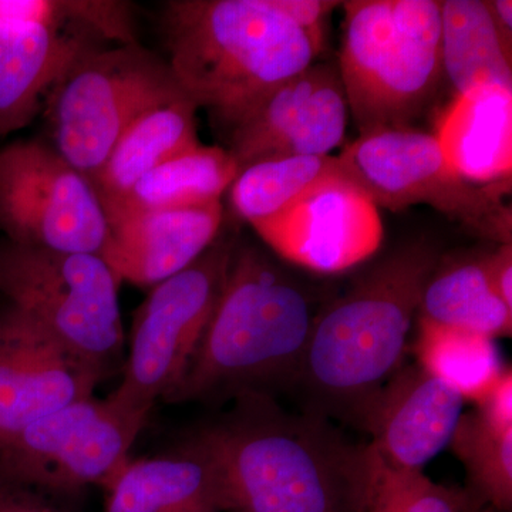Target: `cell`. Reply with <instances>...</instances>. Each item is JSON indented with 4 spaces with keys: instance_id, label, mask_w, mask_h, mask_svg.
Segmentation results:
<instances>
[{
    "instance_id": "6da1fadb",
    "label": "cell",
    "mask_w": 512,
    "mask_h": 512,
    "mask_svg": "<svg viewBox=\"0 0 512 512\" xmlns=\"http://www.w3.org/2000/svg\"><path fill=\"white\" fill-rule=\"evenodd\" d=\"M220 466L228 511L362 512L377 458L318 413L289 414L271 396L238 397L194 434Z\"/></svg>"
},
{
    "instance_id": "7a4b0ae2",
    "label": "cell",
    "mask_w": 512,
    "mask_h": 512,
    "mask_svg": "<svg viewBox=\"0 0 512 512\" xmlns=\"http://www.w3.org/2000/svg\"><path fill=\"white\" fill-rule=\"evenodd\" d=\"M320 308L279 262L237 242L200 346L164 402L271 396V390L298 383Z\"/></svg>"
},
{
    "instance_id": "3957f363",
    "label": "cell",
    "mask_w": 512,
    "mask_h": 512,
    "mask_svg": "<svg viewBox=\"0 0 512 512\" xmlns=\"http://www.w3.org/2000/svg\"><path fill=\"white\" fill-rule=\"evenodd\" d=\"M440 259L426 239L404 245L322 305L296 383L311 399L309 412L362 424L403 366L421 293Z\"/></svg>"
},
{
    "instance_id": "277c9868",
    "label": "cell",
    "mask_w": 512,
    "mask_h": 512,
    "mask_svg": "<svg viewBox=\"0 0 512 512\" xmlns=\"http://www.w3.org/2000/svg\"><path fill=\"white\" fill-rule=\"evenodd\" d=\"M163 33L177 82L228 130L323 49L275 0H171Z\"/></svg>"
},
{
    "instance_id": "5b68a950",
    "label": "cell",
    "mask_w": 512,
    "mask_h": 512,
    "mask_svg": "<svg viewBox=\"0 0 512 512\" xmlns=\"http://www.w3.org/2000/svg\"><path fill=\"white\" fill-rule=\"evenodd\" d=\"M338 69L359 136L412 127L444 77L437 0L342 2Z\"/></svg>"
},
{
    "instance_id": "8992f818",
    "label": "cell",
    "mask_w": 512,
    "mask_h": 512,
    "mask_svg": "<svg viewBox=\"0 0 512 512\" xmlns=\"http://www.w3.org/2000/svg\"><path fill=\"white\" fill-rule=\"evenodd\" d=\"M120 279L100 255L0 242V293L107 376L124 346Z\"/></svg>"
},
{
    "instance_id": "52a82bcc",
    "label": "cell",
    "mask_w": 512,
    "mask_h": 512,
    "mask_svg": "<svg viewBox=\"0 0 512 512\" xmlns=\"http://www.w3.org/2000/svg\"><path fill=\"white\" fill-rule=\"evenodd\" d=\"M338 158L346 177L377 208L399 212L429 205L473 234L512 244L511 187L468 183L448 165L433 134L413 127L363 134Z\"/></svg>"
},
{
    "instance_id": "ba28073f",
    "label": "cell",
    "mask_w": 512,
    "mask_h": 512,
    "mask_svg": "<svg viewBox=\"0 0 512 512\" xmlns=\"http://www.w3.org/2000/svg\"><path fill=\"white\" fill-rule=\"evenodd\" d=\"M183 94L168 63L138 43L90 49L52 94V147L93 181L133 121Z\"/></svg>"
},
{
    "instance_id": "9c48e42d",
    "label": "cell",
    "mask_w": 512,
    "mask_h": 512,
    "mask_svg": "<svg viewBox=\"0 0 512 512\" xmlns=\"http://www.w3.org/2000/svg\"><path fill=\"white\" fill-rule=\"evenodd\" d=\"M234 237H218L190 266L153 286L134 315L124 376L107 399L146 421L190 366L224 288L237 247Z\"/></svg>"
},
{
    "instance_id": "30bf717a",
    "label": "cell",
    "mask_w": 512,
    "mask_h": 512,
    "mask_svg": "<svg viewBox=\"0 0 512 512\" xmlns=\"http://www.w3.org/2000/svg\"><path fill=\"white\" fill-rule=\"evenodd\" d=\"M0 229L15 244L103 254L109 222L92 181L52 144L0 148Z\"/></svg>"
},
{
    "instance_id": "8fae6325",
    "label": "cell",
    "mask_w": 512,
    "mask_h": 512,
    "mask_svg": "<svg viewBox=\"0 0 512 512\" xmlns=\"http://www.w3.org/2000/svg\"><path fill=\"white\" fill-rule=\"evenodd\" d=\"M144 426L109 399L79 400L2 441L0 476L46 494L106 488Z\"/></svg>"
},
{
    "instance_id": "7c38bea8",
    "label": "cell",
    "mask_w": 512,
    "mask_h": 512,
    "mask_svg": "<svg viewBox=\"0 0 512 512\" xmlns=\"http://www.w3.org/2000/svg\"><path fill=\"white\" fill-rule=\"evenodd\" d=\"M349 116L338 64L315 62L229 128L227 150L239 171L279 158L330 156L345 141Z\"/></svg>"
},
{
    "instance_id": "4fadbf2b",
    "label": "cell",
    "mask_w": 512,
    "mask_h": 512,
    "mask_svg": "<svg viewBox=\"0 0 512 512\" xmlns=\"http://www.w3.org/2000/svg\"><path fill=\"white\" fill-rule=\"evenodd\" d=\"M106 375L13 306L0 311V443L93 397Z\"/></svg>"
},
{
    "instance_id": "5bb4252c",
    "label": "cell",
    "mask_w": 512,
    "mask_h": 512,
    "mask_svg": "<svg viewBox=\"0 0 512 512\" xmlns=\"http://www.w3.org/2000/svg\"><path fill=\"white\" fill-rule=\"evenodd\" d=\"M286 262L318 274H339L379 251V208L349 178L336 181L254 227Z\"/></svg>"
},
{
    "instance_id": "9a60e30c",
    "label": "cell",
    "mask_w": 512,
    "mask_h": 512,
    "mask_svg": "<svg viewBox=\"0 0 512 512\" xmlns=\"http://www.w3.org/2000/svg\"><path fill=\"white\" fill-rule=\"evenodd\" d=\"M466 400L419 365L402 366L367 407L360 427L384 467L423 473L453 439Z\"/></svg>"
},
{
    "instance_id": "2e32d148",
    "label": "cell",
    "mask_w": 512,
    "mask_h": 512,
    "mask_svg": "<svg viewBox=\"0 0 512 512\" xmlns=\"http://www.w3.org/2000/svg\"><path fill=\"white\" fill-rule=\"evenodd\" d=\"M222 220L221 201L127 215L109 221L101 258L120 282L153 288L197 261L220 237Z\"/></svg>"
},
{
    "instance_id": "e0dca14e",
    "label": "cell",
    "mask_w": 512,
    "mask_h": 512,
    "mask_svg": "<svg viewBox=\"0 0 512 512\" xmlns=\"http://www.w3.org/2000/svg\"><path fill=\"white\" fill-rule=\"evenodd\" d=\"M106 491V512L228 511L220 466L195 436L170 453L130 458Z\"/></svg>"
},
{
    "instance_id": "ac0fdd59",
    "label": "cell",
    "mask_w": 512,
    "mask_h": 512,
    "mask_svg": "<svg viewBox=\"0 0 512 512\" xmlns=\"http://www.w3.org/2000/svg\"><path fill=\"white\" fill-rule=\"evenodd\" d=\"M79 36L0 20V137L29 126L49 92L89 52Z\"/></svg>"
},
{
    "instance_id": "d6986e66",
    "label": "cell",
    "mask_w": 512,
    "mask_h": 512,
    "mask_svg": "<svg viewBox=\"0 0 512 512\" xmlns=\"http://www.w3.org/2000/svg\"><path fill=\"white\" fill-rule=\"evenodd\" d=\"M433 136L448 165L468 183L511 187L512 90L457 94Z\"/></svg>"
},
{
    "instance_id": "ffe728a7",
    "label": "cell",
    "mask_w": 512,
    "mask_h": 512,
    "mask_svg": "<svg viewBox=\"0 0 512 512\" xmlns=\"http://www.w3.org/2000/svg\"><path fill=\"white\" fill-rule=\"evenodd\" d=\"M198 106L188 94L141 114L121 134L93 178L103 207H109L168 158L200 144Z\"/></svg>"
},
{
    "instance_id": "44dd1931",
    "label": "cell",
    "mask_w": 512,
    "mask_h": 512,
    "mask_svg": "<svg viewBox=\"0 0 512 512\" xmlns=\"http://www.w3.org/2000/svg\"><path fill=\"white\" fill-rule=\"evenodd\" d=\"M239 168L227 148H187L144 175L120 200L104 208L107 222L138 212L200 207L221 201Z\"/></svg>"
},
{
    "instance_id": "7402d4cb",
    "label": "cell",
    "mask_w": 512,
    "mask_h": 512,
    "mask_svg": "<svg viewBox=\"0 0 512 512\" xmlns=\"http://www.w3.org/2000/svg\"><path fill=\"white\" fill-rule=\"evenodd\" d=\"M440 10L443 73L457 94L512 90V46L495 25L487 0H444Z\"/></svg>"
},
{
    "instance_id": "603a6c76",
    "label": "cell",
    "mask_w": 512,
    "mask_h": 512,
    "mask_svg": "<svg viewBox=\"0 0 512 512\" xmlns=\"http://www.w3.org/2000/svg\"><path fill=\"white\" fill-rule=\"evenodd\" d=\"M485 255L440 259L421 293L419 318L491 339L510 338L512 309L494 291Z\"/></svg>"
},
{
    "instance_id": "cb8c5ba5",
    "label": "cell",
    "mask_w": 512,
    "mask_h": 512,
    "mask_svg": "<svg viewBox=\"0 0 512 512\" xmlns=\"http://www.w3.org/2000/svg\"><path fill=\"white\" fill-rule=\"evenodd\" d=\"M346 177L336 156L279 158L249 165L229 187L232 210L252 228Z\"/></svg>"
},
{
    "instance_id": "d4e9b609",
    "label": "cell",
    "mask_w": 512,
    "mask_h": 512,
    "mask_svg": "<svg viewBox=\"0 0 512 512\" xmlns=\"http://www.w3.org/2000/svg\"><path fill=\"white\" fill-rule=\"evenodd\" d=\"M413 349L417 365L477 403L504 372L495 339L419 318Z\"/></svg>"
},
{
    "instance_id": "484cf974",
    "label": "cell",
    "mask_w": 512,
    "mask_h": 512,
    "mask_svg": "<svg viewBox=\"0 0 512 512\" xmlns=\"http://www.w3.org/2000/svg\"><path fill=\"white\" fill-rule=\"evenodd\" d=\"M466 468L474 504L510 512L512 508V430L497 431L477 412L463 414L450 441Z\"/></svg>"
},
{
    "instance_id": "4316f807",
    "label": "cell",
    "mask_w": 512,
    "mask_h": 512,
    "mask_svg": "<svg viewBox=\"0 0 512 512\" xmlns=\"http://www.w3.org/2000/svg\"><path fill=\"white\" fill-rule=\"evenodd\" d=\"M471 505L477 504L468 491L444 487L423 473L389 470L377 460L375 481L362 512H464Z\"/></svg>"
},
{
    "instance_id": "83f0119b",
    "label": "cell",
    "mask_w": 512,
    "mask_h": 512,
    "mask_svg": "<svg viewBox=\"0 0 512 512\" xmlns=\"http://www.w3.org/2000/svg\"><path fill=\"white\" fill-rule=\"evenodd\" d=\"M66 25L90 30L94 35L114 40L119 45L137 43L133 13L120 0H64Z\"/></svg>"
},
{
    "instance_id": "f1b7e54d",
    "label": "cell",
    "mask_w": 512,
    "mask_h": 512,
    "mask_svg": "<svg viewBox=\"0 0 512 512\" xmlns=\"http://www.w3.org/2000/svg\"><path fill=\"white\" fill-rule=\"evenodd\" d=\"M0 20L63 29L64 0H0Z\"/></svg>"
},
{
    "instance_id": "f546056e",
    "label": "cell",
    "mask_w": 512,
    "mask_h": 512,
    "mask_svg": "<svg viewBox=\"0 0 512 512\" xmlns=\"http://www.w3.org/2000/svg\"><path fill=\"white\" fill-rule=\"evenodd\" d=\"M476 412L497 431L512 430V370L505 367L493 386L478 400Z\"/></svg>"
},
{
    "instance_id": "4dcf8cb0",
    "label": "cell",
    "mask_w": 512,
    "mask_h": 512,
    "mask_svg": "<svg viewBox=\"0 0 512 512\" xmlns=\"http://www.w3.org/2000/svg\"><path fill=\"white\" fill-rule=\"evenodd\" d=\"M276 8L288 16L292 22L305 29L323 46L325 42V22L342 2L335 0H275Z\"/></svg>"
},
{
    "instance_id": "1f68e13d",
    "label": "cell",
    "mask_w": 512,
    "mask_h": 512,
    "mask_svg": "<svg viewBox=\"0 0 512 512\" xmlns=\"http://www.w3.org/2000/svg\"><path fill=\"white\" fill-rule=\"evenodd\" d=\"M47 495L0 476V512H60Z\"/></svg>"
},
{
    "instance_id": "d6a6232c",
    "label": "cell",
    "mask_w": 512,
    "mask_h": 512,
    "mask_svg": "<svg viewBox=\"0 0 512 512\" xmlns=\"http://www.w3.org/2000/svg\"><path fill=\"white\" fill-rule=\"evenodd\" d=\"M485 261L494 291L512 309V244H501Z\"/></svg>"
},
{
    "instance_id": "836d02e7",
    "label": "cell",
    "mask_w": 512,
    "mask_h": 512,
    "mask_svg": "<svg viewBox=\"0 0 512 512\" xmlns=\"http://www.w3.org/2000/svg\"><path fill=\"white\" fill-rule=\"evenodd\" d=\"M488 9L501 36L512 46V2L511 0H487Z\"/></svg>"
}]
</instances>
